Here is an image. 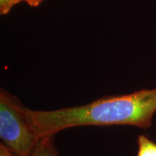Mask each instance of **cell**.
<instances>
[{
  "label": "cell",
  "mask_w": 156,
  "mask_h": 156,
  "mask_svg": "<svg viewBox=\"0 0 156 156\" xmlns=\"http://www.w3.org/2000/svg\"><path fill=\"white\" fill-rule=\"evenodd\" d=\"M39 140L81 126L133 125L149 128L156 112V88L101 98L83 106L53 111L23 108Z\"/></svg>",
  "instance_id": "obj_1"
},
{
  "label": "cell",
  "mask_w": 156,
  "mask_h": 156,
  "mask_svg": "<svg viewBox=\"0 0 156 156\" xmlns=\"http://www.w3.org/2000/svg\"><path fill=\"white\" fill-rule=\"evenodd\" d=\"M24 106L5 90L0 92V137L3 145L17 156H30L39 139Z\"/></svg>",
  "instance_id": "obj_2"
},
{
  "label": "cell",
  "mask_w": 156,
  "mask_h": 156,
  "mask_svg": "<svg viewBox=\"0 0 156 156\" xmlns=\"http://www.w3.org/2000/svg\"><path fill=\"white\" fill-rule=\"evenodd\" d=\"M30 156H58L54 143V135L41 138Z\"/></svg>",
  "instance_id": "obj_3"
},
{
  "label": "cell",
  "mask_w": 156,
  "mask_h": 156,
  "mask_svg": "<svg viewBox=\"0 0 156 156\" xmlns=\"http://www.w3.org/2000/svg\"><path fill=\"white\" fill-rule=\"evenodd\" d=\"M137 143L139 145L137 156H156V143L148 139L147 136H139Z\"/></svg>",
  "instance_id": "obj_4"
},
{
  "label": "cell",
  "mask_w": 156,
  "mask_h": 156,
  "mask_svg": "<svg viewBox=\"0 0 156 156\" xmlns=\"http://www.w3.org/2000/svg\"><path fill=\"white\" fill-rule=\"evenodd\" d=\"M23 2V0H0V13L7 15L15 5Z\"/></svg>",
  "instance_id": "obj_5"
},
{
  "label": "cell",
  "mask_w": 156,
  "mask_h": 156,
  "mask_svg": "<svg viewBox=\"0 0 156 156\" xmlns=\"http://www.w3.org/2000/svg\"><path fill=\"white\" fill-rule=\"evenodd\" d=\"M0 156H17L14 153L9 151L3 144L0 145Z\"/></svg>",
  "instance_id": "obj_6"
},
{
  "label": "cell",
  "mask_w": 156,
  "mask_h": 156,
  "mask_svg": "<svg viewBox=\"0 0 156 156\" xmlns=\"http://www.w3.org/2000/svg\"><path fill=\"white\" fill-rule=\"evenodd\" d=\"M44 0H23V2H25L28 4V5H30V7H38L39 5L41 4Z\"/></svg>",
  "instance_id": "obj_7"
}]
</instances>
